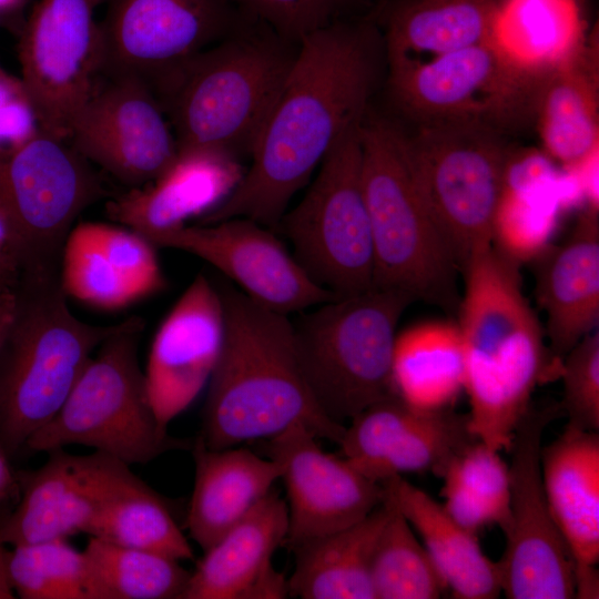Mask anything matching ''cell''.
<instances>
[{
    "instance_id": "cell-1",
    "label": "cell",
    "mask_w": 599,
    "mask_h": 599,
    "mask_svg": "<svg viewBox=\"0 0 599 599\" xmlns=\"http://www.w3.org/2000/svg\"><path fill=\"white\" fill-rule=\"evenodd\" d=\"M376 30L353 17L305 37L251 155V165L202 224L246 217L275 230L290 200L367 113L378 75Z\"/></svg>"
},
{
    "instance_id": "cell-2",
    "label": "cell",
    "mask_w": 599,
    "mask_h": 599,
    "mask_svg": "<svg viewBox=\"0 0 599 599\" xmlns=\"http://www.w3.org/2000/svg\"><path fill=\"white\" fill-rule=\"evenodd\" d=\"M457 325L465 354L469 427L488 447L508 451L538 385L559 378L561 361L524 295L519 265L493 245L461 272Z\"/></svg>"
},
{
    "instance_id": "cell-3",
    "label": "cell",
    "mask_w": 599,
    "mask_h": 599,
    "mask_svg": "<svg viewBox=\"0 0 599 599\" xmlns=\"http://www.w3.org/2000/svg\"><path fill=\"white\" fill-rule=\"evenodd\" d=\"M224 339L209 382L199 435L212 449L270 439L295 424L339 444L345 426L317 405L297 361L292 321L241 290L216 285Z\"/></svg>"
},
{
    "instance_id": "cell-4",
    "label": "cell",
    "mask_w": 599,
    "mask_h": 599,
    "mask_svg": "<svg viewBox=\"0 0 599 599\" xmlns=\"http://www.w3.org/2000/svg\"><path fill=\"white\" fill-rule=\"evenodd\" d=\"M297 47L251 18L193 58L159 99L179 155L251 158Z\"/></svg>"
},
{
    "instance_id": "cell-5",
    "label": "cell",
    "mask_w": 599,
    "mask_h": 599,
    "mask_svg": "<svg viewBox=\"0 0 599 599\" xmlns=\"http://www.w3.org/2000/svg\"><path fill=\"white\" fill-rule=\"evenodd\" d=\"M0 344V446L12 455L61 408L97 348L123 322L92 325L67 304L60 276L21 280Z\"/></svg>"
},
{
    "instance_id": "cell-6",
    "label": "cell",
    "mask_w": 599,
    "mask_h": 599,
    "mask_svg": "<svg viewBox=\"0 0 599 599\" xmlns=\"http://www.w3.org/2000/svg\"><path fill=\"white\" fill-rule=\"evenodd\" d=\"M361 143L375 254L373 287L405 292L415 301L457 313L459 272L412 177L405 132L385 118L366 113Z\"/></svg>"
},
{
    "instance_id": "cell-7",
    "label": "cell",
    "mask_w": 599,
    "mask_h": 599,
    "mask_svg": "<svg viewBox=\"0 0 599 599\" xmlns=\"http://www.w3.org/2000/svg\"><path fill=\"white\" fill-rule=\"evenodd\" d=\"M413 302L405 292L373 287L313 306L292 321L302 374L328 418L343 424L394 395L397 325Z\"/></svg>"
},
{
    "instance_id": "cell-8",
    "label": "cell",
    "mask_w": 599,
    "mask_h": 599,
    "mask_svg": "<svg viewBox=\"0 0 599 599\" xmlns=\"http://www.w3.org/2000/svg\"><path fill=\"white\" fill-rule=\"evenodd\" d=\"M143 327L140 317L125 319L97 348L58 413L28 439L29 450L80 445L131 466L191 449L192 443L160 426L151 405L138 358Z\"/></svg>"
},
{
    "instance_id": "cell-9",
    "label": "cell",
    "mask_w": 599,
    "mask_h": 599,
    "mask_svg": "<svg viewBox=\"0 0 599 599\" xmlns=\"http://www.w3.org/2000/svg\"><path fill=\"white\" fill-rule=\"evenodd\" d=\"M405 146L417 191L461 273L493 245L509 151L497 128L459 120L418 122Z\"/></svg>"
},
{
    "instance_id": "cell-10",
    "label": "cell",
    "mask_w": 599,
    "mask_h": 599,
    "mask_svg": "<svg viewBox=\"0 0 599 599\" xmlns=\"http://www.w3.org/2000/svg\"><path fill=\"white\" fill-rule=\"evenodd\" d=\"M90 164L68 139L43 130L0 159V216L20 280L60 276L74 221L104 193Z\"/></svg>"
},
{
    "instance_id": "cell-11",
    "label": "cell",
    "mask_w": 599,
    "mask_h": 599,
    "mask_svg": "<svg viewBox=\"0 0 599 599\" xmlns=\"http://www.w3.org/2000/svg\"><path fill=\"white\" fill-rule=\"evenodd\" d=\"M362 121L336 142L306 194L276 226L306 274L335 297L361 294L374 284V243L362 182Z\"/></svg>"
},
{
    "instance_id": "cell-12",
    "label": "cell",
    "mask_w": 599,
    "mask_h": 599,
    "mask_svg": "<svg viewBox=\"0 0 599 599\" xmlns=\"http://www.w3.org/2000/svg\"><path fill=\"white\" fill-rule=\"evenodd\" d=\"M100 77L132 78L159 100L182 69L248 16L236 0H101Z\"/></svg>"
},
{
    "instance_id": "cell-13",
    "label": "cell",
    "mask_w": 599,
    "mask_h": 599,
    "mask_svg": "<svg viewBox=\"0 0 599 599\" xmlns=\"http://www.w3.org/2000/svg\"><path fill=\"white\" fill-rule=\"evenodd\" d=\"M559 413V405L531 404L508 450L509 520L497 562L509 599L575 598L573 559L549 508L540 465L544 433Z\"/></svg>"
},
{
    "instance_id": "cell-14",
    "label": "cell",
    "mask_w": 599,
    "mask_h": 599,
    "mask_svg": "<svg viewBox=\"0 0 599 599\" xmlns=\"http://www.w3.org/2000/svg\"><path fill=\"white\" fill-rule=\"evenodd\" d=\"M101 0H38L19 44L21 81L41 130L68 139L101 74Z\"/></svg>"
},
{
    "instance_id": "cell-15",
    "label": "cell",
    "mask_w": 599,
    "mask_h": 599,
    "mask_svg": "<svg viewBox=\"0 0 599 599\" xmlns=\"http://www.w3.org/2000/svg\"><path fill=\"white\" fill-rule=\"evenodd\" d=\"M540 82L514 68L490 43L389 69L395 100L417 122L477 121L497 128L536 98Z\"/></svg>"
},
{
    "instance_id": "cell-16",
    "label": "cell",
    "mask_w": 599,
    "mask_h": 599,
    "mask_svg": "<svg viewBox=\"0 0 599 599\" xmlns=\"http://www.w3.org/2000/svg\"><path fill=\"white\" fill-rule=\"evenodd\" d=\"M68 140L89 163L131 189L158 179L179 156L161 103L132 78L100 77Z\"/></svg>"
},
{
    "instance_id": "cell-17",
    "label": "cell",
    "mask_w": 599,
    "mask_h": 599,
    "mask_svg": "<svg viewBox=\"0 0 599 599\" xmlns=\"http://www.w3.org/2000/svg\"><path fill=\"white\" fill-rule=\"evenodd\" d=\"M144 237L202 258L250 298L284 315L336 298L306 274L272 229L251 219L185 225Z\"/></svg>"
},
{
    "instance_id": "cell-18",
    "label": "cell",
    "mask_w": 599,
    "mask_h": 599,
    "mask_svg": "<svg viewBox=\"0 0 599 599\" xmlns=\"http://www.w3.org/2000/svg\"><path fill=\"white\" fill-rule=\"evenodd\" d=\"M141 479L130 465L102 451H49L37 470L20 476V496L0 527L8 546L87 534L99 512Z\"/></svg>"
},
{
    "instance_id": "cell-19",
    "label": "cell",
    "mask_w": 599,
    "mask_h": 599,
    "mask_svg": "<svg viewBox=\"0 0 599 599\" xmlns=\"http://www.w3.org/2000/svg\"><path fill=\"white\" fill-rule=\"evenodd\" d=\"M316 436L295 424L267 439L266 457L281 465L287 496L288 549L362 520L383 504L384 488L347 459L324 451Z\"/></svg>"
},
{
    "instance_id": "cell-20",
    "label": "cell",
    "mask_w": 599,
    "mask_h": 599,
    "mask_svg": "<svg viewBox=\"0 0 599 599\" xmlns=\"http://www.w3.org/2000/svg\"><path fill=\"white\" fill-rule=\"evenodd\" d=\"M476 440L468 414L422 410L390 395L353 417L338 445L361 474L380 484L404 474L441 478L450 460Z\"/></svg>"
},
{
    "instance_id": "cell-21",
    "label": "cell",
    "mask_w": 599,
    "mask_h": 599,
    "mask_svg": "<svg viewBox=\"0 0 599 599\" xmlns=\"http://www.w3.org/2000/svg\"><path fill=\"white\" fill-rule=\"evenodd\" d=\"M224 329L219 288L199 274L158 328L144 370L150 402L163 429L167 430L209 384Z\"/></svg>"
},
{
    "instance_id": "cell-22",
    "label": "cell",
    "mask_w": 599,
    "mask_h": 599,
    "mask_svg": "<svg viewBox=\"0 0 599 599\" xmlns=\"http://www.w3.org/2000/svg\"><path fill=\"white\" fill-rule=\"evenodd\" d=\"M286 501L270 491L243 519L204 551L183 599H280L288 596L287 579L272 564L284 544Z\"/></svg>"
},
{
    "instance_id": "cell-23",
    "label": "cell",
    "mask_w": 599,
    "mask_h": 599,
    "mask_svg": "<svg viewBox=\"0 0 599 599\" xmlns=\"http://www.w3.org/2000/svg\"><path fill=\"white\" fill-rule=\"evenodd\" d=\"M534 261L547 344L551 355L562 361L599 321L598 212L588 209L565 242L549 245Z\"/></svg>"
},
{
    "instance_id": "cell-24",
    "label": "cell",
    "mask_w": 599,
    "mask_h": 599,
    "mask_svg": "<svg viewBox=\"0 0 599 599\" xmlns=\"http://www.w3.org/2000/svg\"><path fill=\"white\" fill-rule=\"evenodd\" d=\"M241 177L237 162L204 154L179 155L154 181L110 201L106 213L143 236L176 230L219 206Z\"/></svg>"
},
{
    "instance_id": "cell-25",
    "label": "cell",
    "mask_w": 599,
    "mask_h": 599,
    "mask_svg": "<svg viewBox=\"0 0 599 599\" xmlns=\"http://www.w3.org/2000/svg\"><path fill=\"white\" fill-rule=\"evenodd\" d=\"M191 450L195 478L186 528L205 551L272 490L282 469L245 448H209L200 436Z\"/></svg>"
},
{
    "instance_id": "cell-26",
    "label": "cell",
    "mask_w": 599,
    "mask_h": 599,
    "mask_svg": "<svg viewBox=\"0 0 599 599\" xmlns=\"http://www.w3.org/2000/svg\"><path fill=\"white\" fill-rule=\"evenodd\" d=\"M545 494L573 559V568L599 561V432L566 425L540 453Z\"/></svg>"
},
{
    "instance_id": "cell-27",
    "label": "cell",
    "mask_w": 599,
    "mask_h": 599,
    "mask_svg": "<svg viewBox=\"0 0 599 599\" xmlns=\"http://www.w3.org/2000/svg\"><path fill=\"white\" fill-rule=\"evenodd\" d=\"M385 499L405 517L422 538L447 590L459 599H495L501 593L497 561L483 551L476 534L456 522L423 489L402 476L380 483Z\"/></svg>"
},
{
    "instance_id": "cell-28",
    "label": "cell",
    "mask_w": 599,
    "mask_h": 599,
    "mask_svg": "<svg viewBox=\"0 0 599 599\" xmlns=\"http://www.w3.org/2000/svg\"><path fill=\"white\" fill-rule=\"evenodd\" d=\"M494 0H404L387 16L388 68L424 63L468 47L490 43Z\"/></svg>"
},
{
    "instance_id": "cell-29",
    "label": "cell",
    "mask_w": 599,
    "mask_h": 599,
    "mask_svg": "<svg viewBox=\"0 0 599 599\" xmlns=\"http://www.w3.org/2000/svg\"><path fill=\"white\" fill-rule=\"evenodd\" d=\"M383 501L369 515L338 531L306 540L292 550L295 568L288 596L302 599H375L370 564L389 516Z\"/></svg>"
},
{
    "instance_id": "cell-30",
    "label": "cell",
    "mask_w": 599,
    "mask_h": 599,
    "mask_svg": "<svg viewBox=\"0 0 599 599\" xmlns=\"http://www.w3.org/2000/svg\"><path fill=\"white\" fill-rule=\"evenodd\" d=\"M577 0H505L497 4L490 44L520 72L542 79L582 49Z\"/></svg>"
},
{
    "instance_id": "cell-31",
    "label": "cell",
    "mask_w": 599,
    "mask_h": 599,
    "mask_svg": "<svg viewBox=\"0 0 599 599\" xmlns=\"http://www.w3.org/2000/svg\"><path fill=\"white\" fill-rule=\"evenodd\" d=\"M597 51L583 45L572 60L541 80L536 94L544 149L564 166L599 146Z\"/></svg>"
},
{
    "instance_id": "cell-32",
    "label": "cell",
    "mask_w": 599,
    "mask_h": 599,
    "mask_svg": "<svg viewBox=\"0 0 599 599\" xmlns=\"http://www.w3.org/2000/svg\"><path fill=\"white\" fill-rule=\"evenodd\" d=\"M390 383L395 396L422 410L453 408L465 385V354L456 321H426L396 334Z\"/></svg>"
},
{
    "instance_id": "cell-33",
    "label": "cell",
    "mask_w": 599,
    "mask_h": 599,
    "mask_svg": "<svg viewBox=\"0 0 599 599\" xmlns=\"http://www.w3.org/2000/svg\"><path fill=\"white\" fill-rule=\"evenodd\" d=\"M564 209L560 175L554 170L505 180L493 247L518 265L534 261L550 245Z\"/></svg>"
},
{
    "instance_id": "cell-34",
    "label": "cell",
    "mask_w": 599,
    "mask_h": 599,
    "mask_svg": "<svg viewBox=\"0 0 599 599\" xmlns=\"http://www.w3.org/2000/svg\"><path fill=\"white\" fill-rule=\"evenodd\" d=\"M441 478L443 506L456 522L476 535L490 525L504 532L509 520V467L500 451L478 439L450 460Z\"/></svg>"
},
{
    "instance_id": "cell-35",
    "label": "cell",
    "mask_w": 599,
    "mask_h": 599,
    "mask_svg": "<svg viewBox=\"0 0 599 599\" xmlns=\"http://www.w3.org/2000/svg\"><path fill=\"white\" fill-rule=\"evenodd\" d=\"M92 599H183L190 575L170 557L89 537Z\"/></svg>"
},
{
    "instance_id": "cell-36",
    "label": "cell",
    "mask_w": 599,
    "mask_h": 599,
    "mask_svg": "<svg viewBox=\"0 0 599 599\" xmlns=\"http://www.w3.org/2000/svg\"><path fill=\"white\" fill-rule=\"evenodd\" d=\"M87 535L177 561L194 558L162 497L142 480L112 499L92 521Z\"/></svg>"
},
{
    "instance_id": "cell-37",
    "label": "cell",
    "mask_w": 599,
    "mask_h": 599,
    "mask_svg": "<svg viewBox=\"0 0 599 599\" xmlns=\"http://www.w3.org/2000/svg\"><path fill=\"white\" fill-rule=\"evenodd\" d=\"M376 541L370 580L375 599H437L446 586L415 530L393 504Z\"/></svg>"
},
{
    "instance_id": "cell-38",
    "label": "cell",
    "mask_w": 599,
    "mask_h": 599,
    "mask_svg": "<svg viewBox=\"0 0 599 599\" xmlns=\"http://www.w3.org/2000/svg\"><path fill=\"white\" fill-rule=\"evenodd\" d=\"M9 573L22 599H92L84 552L67 539L12 546Z\"/></svg>"
},
{
    "instance_id": "cell-39",
    "label": "cell",
    "mask_w": 599,
    "mask_h": 599,
    "mask_svg": "<svg viewBox=\"0 0 599 599\" xmlns=\"http://www.w3.org/2000/svg\"><path fill=\"white\" fill-rule=\"evenodd\" d=\"M60 284L67 296L105 311L142 300L93 241L84 222L73 226L63 245Z\"/></svg>"
},
{
    "instance_id": "cell-40",
    "label": "cell",
    "mask_w": 599,
    "mask_h": 599,
    "mask_svg": "<svg viewBox=\"0 0 599 599\" xmlns=\"http://www.w3.org/2000/svg\"><path fill=\"white\" fill-rule=\"evenodd\" d=\"M561 413L568 426L599 432V332L580 339L561 361Z\"/></svg>"
},
{
    "instance_id": "cell-41",
    "label": "cell",
    "mask_w": 599,
    "mask_h": 599,
    "mask_svg": "<svg viewBox=\"0 0 599 599\" xmlns=\"http://www.w3.org/2000/svg\"><path fill=\"white\" fill-rule=\"evenodd\" d=\"M84 225L109 261L148 297L165 286L155 245L139 232L126 226L84 222Z\"/></svg>"
},
{
    "instance_id": "cell-42",
    "label": "cell",
    "mask_w": 599,
    "mask_h": 599,
    "mask_svg": "<svg viewBox=\"0 0 599 599\" xmlns=\"http://www.w3.org/2000/svg\"><path fill=\"white\" fill-rule=\"evenodd\" d=\"M252 18L298 44L336 21L352 18L359 0H236Z\"/></svg>"
},
{
    "instance_id": "cell-43",
    "label": "cell",
    "mask_w": 599,
    "mask_h": 599,
    "mask_svg": "<svg viewBox=\"0 0 599 599\" xmlns=\"http://www.w3.org/2000/svg\"><path fill=\"white\" fill-rule=\"evenodd\" d=\"M41 130L21 81L0 65V159L14 152Z\"/></svg>"
},
{
    "instance_id": "cell-44",
    "label": "cell",
    "mask_w": 599,
    "mask_h": 599,
    "mask_svg": "<svg viewBox=\"0 0 599 599\" xmlns=\"http://www.w3.org/2000/svg\"><path fill=\"white\" fill-rule=\"evenodd\" d=\"M577 179L583 201L589 210L599 211V146L593 149L577 163L565 166Z\"/></svg>"
},
{
    "instance_id": "cell-45",
    "label": "cell",
    "mask_w": 599,
    "mask_h": 599,
    "mask_svg": "<svg viewBox=\"0 0 599 599\" xmlns=\"http://www.w3.org/2000/svg\"><path fill=\"white\" fill-rule=\"evenodd\" d=\"M19 280L20 270L10 234L3 219L0 216V292L14 291Z\"/></svg>"
},
{
    "instance_id": "cell-46",
    "label": "cell",
    "mask_w": 599,
    "mask_h": 599,
    "mask_svg": "<svg viewBox=\"0 0 599 599\" xmlns=\"http://www.w3.org/2000/svg\"><path fill=\"white\" fill-rule=\"evenodd\" d=\"M20 477L12 471L8 455L0 446V508L12 509L20 496Z\"/></svg>"
},
{
    "instance_id": "cell-47",
    "label": "cell",
    "mask_w": 599,
    "mask_h": 599,
    "mask_svg": "<svg viewBox=\"0 0 599 599\" xmlns=\"http://www.w3.org/2000/svg\"><path fill=\"white\" fill-rule=\"evenodd\" d=\"M11 509L0 508V527L3 517ZM9 558L10 549L8 548V545L2 540L0 535V599H12L16 597L10 580Z\"/></svg>"
},
{
    "instance_id": "cell-48",
    "label": "cell",
    "mask_w": 599,
    "mask_h": 599,
    "mask_svg": "<svg viewBox=\"0 0 599 599\" xmlns=\"http://www.w3.org/2000/svg\"><path fill=\"white\" fill-rule=\"evenodd\" d=\"M17 306V292H0V344L12 321Z\"/></svg>"
},
{
    "instance_id": "cell-49",
    "label": "cell",
    "mask_w": 599,
    "mask_h": 599,
    "mask_svg": "<svg viewBox=\"0 0 599 599\" xmlns=\"http://www.w3.org/2000/svg\"><path fill=\"white\" fill-rule=\"evenodd\" d=\"M22 0H0V12L14 9Z\"/></svg>"
}]
</instances>
